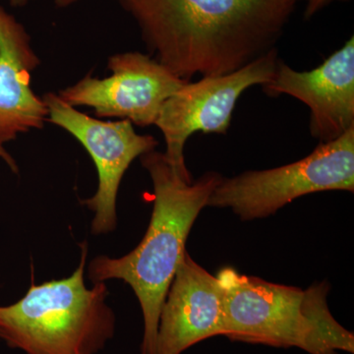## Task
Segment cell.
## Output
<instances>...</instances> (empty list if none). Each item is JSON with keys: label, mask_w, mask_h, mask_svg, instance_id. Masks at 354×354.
Listing matches in <instances>:
<instances>
[{"label": "cell", "mask_w": 354, "mask_h": 354, "mask_svg": "<svg viewBox=\"0 0 354 354\" xmlns=\"http://www.w3.org/2000/svg\"><path fill=\"white\" fill-rule=\"evenodd\" d=\"M335 1H344V0H306L304 11L305 19H311L319 11Z\"/></svg>", "instance_id": "7c38bea8"}, {"label": "cell", "mask_w": 354, "mask_h": 354, "mask_svg": "<svg viewBox=\"0 0 354 354\" xmlns=\"http://www.w3.org/2000/svg\"><path fill=\"white\" fill-rule=\"evenodd\" d=\"M223 295L218 277L186 252L160 310L156 354H181L198 342L223 335Z\"/></svg>", "instance_id": "30bf717a"}, {"label": "cell", "mask_w": 354, "mask_h": 354, "mask_svg": "<svg viewBox=\"0 0 354 354\" xmlns=\"http://www.w3.org/2000/svg\"><path fill=\"white\" fill-rule=\"evenodd\" d=\"M299 0H120L149 50L189 82L246 66L276 46Z\"/></svg>", "instance_id": "6da1fadb"}, {"label": "cell", "mask_w": 354, "mask_h": 354, "mask_svg": "<svg viewBox=\"0 0 354 354\" xmlns=\"http://www.w3.org/2000/svg\"><path fill=\"white\" fill-rule=\"evenodd\" d=\"M140 158L153 186V213L145 236L123 257L94 258L88 264V274L93 283L121 279L131 286L143 313L141 354H156L160 310L187 252L186 241L191 228L208 206L221 176L206 172L197 180L186 183L164 153L153 150Z\"/></svg>", "instance_id": "7a4b0ae2"}, {"label": "cell", "mask_w": 354, "mask_h": 354, "mask_svg": "<svg viewBox=\"0 0 354 354\" xmlns=\"http://www.w3.org/2000/svg\"><path fill=\"white\" fill-rule=\"evenodd\" d=\"M78 0H55V3L58 8H65V7H68L71 6V4L75 3Z\"/></svg>", "instance_id": "5bb4252c"}, {"label": "cell", "mask_w": 354, "mask_h": 354, "mask_svg": "<svg viewBox=\"0 0 354 354\" xmlns=\"http://www.w3.org/2000/svg\"><path fill=\"white\" fill-rule=\"evenodd\" d=\"M39 64L24 26L0 6V144L41 129L48 120L43 97L30 85Z\"/></svg>", "instance_id": "8fae6325"}, {"label": "cell", "mask_w": 354, "mask_h": 354, "mask_svg": "<svg viewBox=\"0 0 354 354\" xmlns=\"http://www.w3.org/2000/svg\"><path fill=\"white\" fill-rule=\"evenodd\" d=\"M0 158L8 165V167H10L11 171H12L14 174H18V171H19L18 165L16 164L15 160H14L12 156L4 149L3 144H0Z\"/></svg>", "instance_id": "4fadbf2b"}, {"label": "cell", "mask_w": 354, "mask_h": 354, "mask_svg": "<svg viewBox=\"0 0 354 354\" xmlns=\"http://www.w3.org/2000/svg\"><path fill=\"white\" fill-rule=\"evenodd\" d=\"M108 68L111 76L99 79L88 74L57 95L73 108L94 109L97 118H121L147 127L155 124L165 101L188 83L141 53L111 55Z\"/></svg>", "instance_id": "ba28073f"}, {"label": "cell", "mask_w": 354, "mask_h": 354, "mask_svg": "<svg viewBox=\"0 0 354 354\" xmlns=\"http://www.w3.org/2000/svg\"><path fill=\"white\" fill-rule=\"evenodd\" d=\"M335 190H354V127L292 164L221 177L207 207L230 209L241 221H253L297 198Z\"/></svg>", "instance_id": "5b68a950"}, {"label": "cell", "mask_w": 354, "mask_h": 354, "mask_svg": "<svg viewBox=\"0 0 354 354\" xmlns=\"http://www.w3.org/2000/svg\"><path fill=\"white\" fill-rule=\"evenodd\" d=\"M266 94L288 95L310 109V132L321 143L354 127V38L320 66L299 72L278 60L274 76L262 85Z\"/></svg>", "instance_id": "9c48e42d"}, {"label": "cell", "mask_w": 354, "mask_h": 354, "mask_svg": "<svg viewBox=\"0 0 354 354\" xmlns=\"http://www.w3.org/2000/svg\"><path fill=\"white\" fill-rule=\"evenodd\" d=\"M216 277L223 290V335L232 341L310 354L354 353L353 333L337 322L328 306V283L304 290L232 268H223Z\"/></svg>", "instance_id": "3957f363"}, {"label": "cell", "mask_w": 354, "mask_h": 354, "mask_svg": "<svg viewBox=\"0 0 354 354\" xmlns=\"http://www.w3.org/2000/svg\"><path fill=\"white\" fill-rule=\"evenodd\" d=\"M278 60V50L270 51L232 73L186 83L165 101L155 125L165 137V158L184 181H193L184 158L187 139L198 131L225 134L242 93L270 82Z\"/></svg>", "instance_id": "8992f818"}, {"label": "cell", "mask_w": 354, "mask_h": 354, "mask_svg": "<svg viewBox=\"0 0 354 354\" xmlns=\"http://www.w3.org/2000/svg\"><path fill=\"white\" fill-rule=\"evenodd\" d=\"M9 3L13 7H25L32 0H8Z\"/></svg>", "instance_id": "9a60e30c"}, {"label": "cell", "mask_w": 354, "mask_h": 354, "mask_svg": "<svg viewBox=\"0 0 354 354\" xmlns=\"http://www.w3.org/2000/svg\"><path fill=\"white\" fill-rule=\"evenodd\" d=\"M69 278L32 285L16 304L0 306V339L26 354H97L113 339L115 315L106 281L85 285L88 244Z\"/></svg>", "instance_id": "277c9868"}, {"label": "cell", "mask_w": 354, "mask_h": 354, "mask_svg": "<svg viewBox=\"0 0 354 354\" xmlns=\"http://www.w3.org/2000/svg\"><path fill=\"white\" fill-rule=\"evenodd\" d=\"M43 101L48 109V120L75 137L97 169V192L82 201L95 214L92 234L113 232L118 223L116 198L123 176L135 158L155 150L157 139L139 135L131 121H104L81 113L55 93L44 94Z\"/></svg>", "instance_id": "52a82bcc"}]
</instances>
